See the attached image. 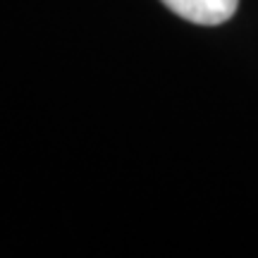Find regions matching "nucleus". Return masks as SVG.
<instances>
[{
  "label": "nucleus",
  "mask_w": 258,
  "mask_h": 258,
  "mask_svg": "<svg viewBox=\"0 0 258 258\" xmlns=\"http://www.w3.org/2000/svg\"><path fill=\"white\" fill-rule=\"evenodd\" d=\"M170 12L201 27H218L234 17L239 0H160Z\"/></svg>",
  "instance_id": "1"
}]
</instances>
